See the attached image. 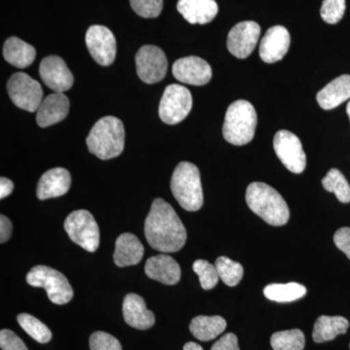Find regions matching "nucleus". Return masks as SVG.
Listing matches in <instances>:
<instances>
[{"mask_svg":"<svg viewBox=\"0 0 350 350\" xmlns=\"http://www.w3.org/2000/svg\"><path fill=\"white\" fill-rule=\"evenodd\" d=\"M145 237L153 250L163 253L177 252L185 245L187 232L174 207L163 199H156L144 224Z\"/></svg>","mask_w":350,"mask_h":350,"instance_id":"nucleus-1","label":"nucleus"},{"mask_svg":"<svg viewBox=\"0 0 350 350\" xmlns=\"http://www.w3.org/2000/svg\"><path fill=\"white\" fill-rule=\"evenodd\" d=\"M245 200L251 211L269 225L283 226L289 220L290 211L286 202L268 184L251 183L246 190Z\"/></svg>","mask_w":350,"mask_h":350,"instance_id":"nucleus-2","label":"nucleus"},{"mask_svg":"<svg viewBox=\"0 0 350 350\" xmlns=\"http://www.w3.org/2000/svg\"><path fill=\"white\" fill-rule=\"evenodd\" d=\"M87 146L100 160L121 155L125 147V129L121 120L114 116L98 120L88 135Z\"/></svg>","mask_w":350,"mask_h":350,"instance_id":"nucleus-3","label":"nucleus"},{"mask_svg":"<svg viewBox=\"0 0 350 350\" xmlns=\"http://www.w3.org/2000/svg\"><path fill=\"white\" fill-rule=\"evenodd\" d=\"M257 113L247 100L232 103L226 112L223 135L226 142L237 146L250 144L255 135Z\"/></svg>","mask_w":350,"mask_h":350,"instance_id":"nucleus-4","label":"nucleus"},{"mask_svg":"<svg viewBox=\"0 0 350 350\" xmlns=\"http://www.w3.org/2000/svg\"><path fill=\"white\" fill-rule=\"evenodd\" d=\"M170 189L182 208L198 211L204 204L200 170L194 163L181 162L175 167Z\"/></svg>","mask_w":350,"mask_h":350,"instance_id":"nucleus-5","label":"nucleus"},{"mask_svg":"<svg viewBox=\"0 0 350 350\" xmlns=\"http://www.w3.org/2000/svg\"><path fill=\"white\" fill-rule=\"evenodd\" d=\"M31 286L44 288L48 298L56 305L68 304L73 298V289L68 278L57 269L47 266H36L27 275Z\"/></svg>","mask_w":350,"mask_h":350,"instance_id":"nucleus-6","label":"nucleus"},{"mask_svg":"<svg viewBox=\"0 0 350 350\" xmlns=\"http://www.w3.org/2000/svg\"><path fill=\"white\" fill-rule=\"evenodd\" d=\"M64 230L73 243L94 252L100 246V229L93 214L85 209L73 211L64 221Z\"/></svg>","mask_w":350,"mask_h":350,"instance_id":"nucleus-7","label":"nucleus"},{"mask_svg":"<svg viewBox=\"0 0 350 350\" xmlns=\"http://www.w3.org/2000/svg\"><path fill=\"white\" fill-rule=\"evenodd\" d=\"M193 98L187 88L172 84L165 88L159 107V115L163 123L176 125L183 121L192 110Z\"/></svg>","mask_w":350,"mask_h":350,"instance_id":"nucleus-8","label":"nucleus"},{"mask_svg":"<svg viewBox=\"0 0 350 350\" xmlns=\"http://www.w3.org/2000/svg\"><path fill=\"white\" fill-rule=\"evenodd\" d=\"M7 91L14 105L25 111H38L43 100L41 85L24 72L11 76L7 83Z\"/></svg>","mask_w":350,"mask_h":350,"instance_id":"nucleus-9","label":"nucleus"},{"mask_svg":"<svg viewBox=\"0 0 350 350\" xmlns=\"http://www.w3.org/2000/svg\"><path fill=\"white\" fill-rule=\"evenodd\" d=\"M273 149L285 167L293 174H301L306 167V157L301 140L291 131H278L273 138Z\"/></svg>","mask_w":350,"mask_h":350,"instance_id":"nucleus-10","label":"nucleus"},{"mask_svg":"<svg viewBox=\"0 0 350 350\" xmlns=\"http://www.w3.org/2000/svg\"><path fill=\"white\" fill-rule=\"evenodd\" d=\"M135 64L138 77L146 84L162 81L167 75V57L163 51L157 46H142L135 56Z\"/></svg>","mask_w":350,"mask_h":350,"instance_id":"nucleus-11","label":"nucleus"},{"mask_svg":"<svg viewBox=\"0 0 350 350\" xmlns=\"http://www.w3.org/2000/svg\"><path fill=\"white\" fill-rule=\"evenodd\" d=\"M88 50L96 63L109 66L116 57L117 45L114 34L103 25H92L86 33Z\"/></svg>","mask_w":350,"mask_h":350,"instance_id":"nucleus-12","label":"nucleus"},{"mask_svg":"<svg viewBox=\"0 0 350 350\" xmlns=\"http://www.w3.org/2000/svg\"><path fill=\"white\" fill-rule=\"evenodd\" d=\"M261 27L253 21H245L234 25L228 34L229 52L239 59H246L256 47Z\"/></svg>","mask_w":350,"mask_h":350,"instance_id":"nucleus-13","label":"nucleus"},{"mask_svg":"<svg viewBox=\"0 0 350 350\" xmlns=\"http://www.w3.org/2000/svg\"><path fill=\"white\" fill-rule=\"evenodd\" d=\"M41 79L55 93H64L73 86L75 77L61 57L49 56L39 66Z\"/></svg>","mask_w":350,"mask_h":350,"instance_id":"nucleus-14","label":"nucleus"},{"mask_svg":"<svg viewBox=\"0 0 350 350\" xmlns=\"http://www.w3.org/2000/svg\"><path fill=\"white\" fill-rule=\"evenodd\" d=\"M172 73L179 82L193 86H204L213 77V69L208 63L194 56L177 59L172 66Z\"/></svg>","mask_w":350,"mask_h":350,"instance_id":"nucleus-15","label":"nucleus"},{"mask_svg":"<svg viewBox=\"0 0 350 350\" xmlns=\"http://www.w3.org/2000/svg\"><path fill=\"white\" fill-rule=\"evenodd\" d=\"M289 31L282 25H275L267 31L260 44L259 54L262 61L267 64H273L280 61L289 50Z\"/></svg>","mask_w":350,"mask_h":350,"instance_id":"nucleus-16","label":"nucleus"},{"mask_svg":"<svg viewBox=\"0 0 350 350\" xmlns=\"http://www.w3.org/2000/svg\"><path fill=\"white\" fill-rule=\"evenodd\" d=\"M144 269L149 278L163 284L174 285L180 280L181 269L178 262L167 254L149 258Z\"/></svg>","mask_w":350,"mask_h":350,"instance_id":"nucleus-17","label":"nucleus"},{"mask_svg":"<svg viewBox=\"0 0 350 350\" xmlns=\"http://www.w3.org/2000/svg\"><path fill=\"white\" fill-rule=\"evenodd\" d=\"M123 317L128 325L138 330H147L155 324V315L137 294H128L124 299Z\"/></svg>","mask_w":350,"mask_h":350,"instance_id":"nucleus-18","label":"nucleus"},{"mask_svg":"<svg viewBox=\"0 0 350 350\" xmlns=\"http://www.w3.org/2000/svg\"><path fill=\"white\" fill-rule=\"evenodd\" d=\"M69 100L64 93L51 94L44 98L36 113V122L41 128L55 125L66 118Z\"/></svg>","mask_w":350,"mask_h":350,"instance_id":"nucleus-19","label":"nucleus"},{"mask_svg":"<svg viewBox=\"0 0 350 350\" xmlns=\"http://www.w3.org/2000/svg\"><path fill=\"white\" fill-rule=\"evenodd\" d=\"M71 185V175L68 170L56 167L46 172L38 184L36 195L39 200L61 197L68 192Z\"/></svg>","mask_w":350,"mask_h":350,"instance_id":"nucleus-20","label":"nucleus"},{"mask_svg":"<svg viewBox=\"0 0 350 350\" xmlns=\"http://www.w3.org/2000/svg\"><path fill=\"white\" fill-rule=\"evenodd\" d=\"M144 255V247L142 241L131 232L120 234L115 244L113 255L115 264L120 268L135 266L142 261Z\"/></svg>","mask_w":350,"mask_h":350,"instance_id":"nucleus-21","label":"nucleus"},{"mask_svg":"<svg viewBox=\"0 0 350 350\" xmlns=\"http://www.w3.org/2000/svg\"><path fill=\"white\" fill-rule=\"evenodd\" d=\"M177 10L190 24L206 25L218 13L215 0H178Z\"/></svg>","mask_w":350,"mask_h":350,"instance_id":"nucleus-22","label":"nucleus"},{"mask_svg":"<svg viewBox=\"0 0 350 350\" xmlns=\"http://www.w3.org/2000/svg\"><path fill=\"white\" fill-rule=\"evenodd\" d=\"M317 103L324 110L338 107L350 100V75L338 76L326 85L317 96Z\"/></svg>","mask_w":350,"mask_h":350,"instance_id":"nucleus-23","label":"nucleus"},{"mask_svg":"<svg viewBox=\"0 0 350 350\" xmlns=\"http://www.w3.org/2000/svg\"><path fill=\"white\" fill-rule=\"evenodd\" d=\"M3 56L6 62L16 68H25L33 63L36 51L31 44L13 36L4 43Z\"/></svg>","mask_w":350,"mask_h":350,"instance_id":"nucleus-24","label":"nucleus"},{"mask_svg":"<svg viewBox=\"0 0 350 350\" xmlns=\"http://www.w3.org/2000/svg\"><path fill=\"white\" fill-rule=\"evenodd\" d=\"M349 320L342 317L322 315L315 321L312 338L315 342H325L347 332Z\"/></svg>","mask_w":350,"mask_h":350,"instance_id":"nucleus-25","label":"nucleus"},{"mask_svg":"<svg viewBox=\"0 0 350 350\" xmlns=\"http://www.w3.org/2000/svg\"><path fill=\"white\" fill-rule=\"evenodd\" d=\"M227 322L223 317L200 315L191 321L190 331L196 338L202 342L214 340L225 331Z\"/></svg>","mask_w":350,"mask_h":350,"instance_id":"nucleus-26","label":"nucleus"},{"mask_svg":"<svg viewBox=\"0 0 350 350\" xmlns=\"http://www.w3.org/2000/svg\"><path fill=\"white\" fill-rule=\"evenodd\" d=\"M306 294V288L300 283L290 282L286 284L273 283L265 287L264 295L269 300L278 303H289L303 298Z\"/></svg>","mask_w":350,"mask_h":350,"instance_id":"nucleus-27","label":"nucleus"},{"mask_svg":"<svg viewBox=\"0 0 350 350\" xmlns=\"http://www.w3.org/2000/svg\"><path fill=\"white\" fill-rule=\"evenodd\" d=\"M271 345L273 350H303L306 345L305 335L299 329L276 332L271 336Z\"/></svg>","mask_w":350,"mask_h":350,"instance_id":"nucleus-28","label":"nucleus"},{"mask_svg":"<svg viewBox=\"0 0 350 350\" xmlns=\"http://www.w3.org/2000/svg\"><path fill=\"white\" fill-rule=\"evenodd\" d=\"M322 185L328 192L334 193L340 202H350V186L344 174L337 169L329 170L322 179Z\"/></svg>","mask_w":350,"mask_h":350,"instance_id":"nucleus-29","label":"nucleus"},{"mask_svg":"<svg viewBox=\"0 0 350 350\" xmlns=\"http://www.w3.org/2000/svg\"><path fill=\"white\" fill-rule=\"evenodd\" d=\"M18 323L27 335L31 336L39 344H47L52 338V332L43 322L29 313H21L17 317Z\"/></svg>","mask_w":350,"mask_h":350,"instance_id":"nucleus-30","label":"nucleus"},{"mask_svg":"<svg viewBox=\"0 0 350 350\" xmlns=\"http://www.w3.org/2000/svg\"><path fill=\"white\" fill-rule=\"evenodd\" d=\"M219 278L230 287L237 286L243 280V267L238 262L232 261L230 258L221 256L215 262Z\"/></svg>","mask_w":350,"mask_h":350,"instance_id":"nucleus-31","label":"nucleus"},{"mask_svg":"<svg viewBox=\"0 0 350 350\" xmlns=\"http://www.w3.org/2000/svg\"><path fill=\"white\" fill-rule=\"evenodd\" d=\"M193 269L199 275L202 289L211 290L217 285L220 278L214 265L206 260H197L193 264Z\"/></svg>","mask_w":350,"mask_h":350,"instance_id":"nucleus-32","label":"nucleus"},{"mask_svg":"<svg viewBox=\"0 0 350 350\" xmlns=\"http://www.w3.org/2000/svg\"><path fill=\"white\" fill-rule=\"evenodd\" d=\"M345 0H323L320 15L327 24L335 25L344 17Z\"/></svg>","mask_w":350,"mask_h":350,"instance_id":"nucleus-33","label":"nucleus"},{"mask_svg":"<svg viewBox=\"0 0 350 350\" xmlns=\"http://www.w3.org/2000/svg\"><path fill=\"white\" fill-rule=\"evenodd\" d=\"M131 8L142 18H157L163 10V0H130Z\"/></svg>","mask_w":350,"mask_h":350,"instance_id":"nucleus-34","label":"nucleus"},{"mask_svg":"<svg viewBox=\"0 0 350 350\" xmlns=\"http://www.w3.org/2000/svg\"><path fill=\"white\" fill-rule=\"evenodd\" d=\"M91 350H122V345L116 338L105 332H94L90 337Z\"/></svg>","mask_w":350,"mask_h":350,"instance_id":"nucleus-35","label":"nucleus"},{"mask_svg":"<svg viewBox=\"0 0 350 350\" xmlns=\"http://www.w3.org/2000/svg\"><path fill=\"white\" fill-rule=\"evenodd\" d=\"M0 347L2 350H29L14 332L7 329L0 332Z\"/></svg>","mask_w":350,"mask_h":350,"instance_id":"nucleus-36","label":"nucleus"},{"mask_svg":"<svg viewBox=\"0 0 350 350\" xmlns=\"http://www.w3.org/2000/svg\"><path fill=\"white\" fill-rule=\"evenodd\" d=\"M336 246L350 260V228H340L334 236Z\"/></svg>","mask_w":350,"mask_h":350,"instance_id":"nucleus-37","label":"nucleus"},{"mask_svg":"<svg viewBox=\"0 0 350 350\" xmlns=\"http://www.w3.org/2000/svg\"><path fill=\"white\" fill-rule=\"evenodd\" d=\"M211 350H239L238 338L234 334H226L213 345Z\"/></svg>","mask_w":350,"mask_h":350,"instance_id":"nucleus-38","label":"nucleus"},{"mask_svg":"<svg viewBox=\"0 0 350 350\" xmlns=\"http://www.w3.org/2000/svg\"><path fill=\"white\" fill-rule=\"evenodd\" d=\"M12 223L6 216H0V243H4L8 241L12 234Z\"/></svg>","mask_w":350,"mask_h":350,"instance_id":"nucleus-39","label":"nucleus"},{"mask_svg":"<svg viewBox=\"0 0 350 350\" xmlns=\"http://www.w3.org/2000/svg\"><path fill=\"white\" fill-rule=\"evenodd\" d=\"M14 189L13 182L6 177L0 178V199L3 200L4 198L8 197L12 193Z\"/></svg>","mask_w":350,"mask_h":350,"instance_id":"nucleus-40","label":"nucleus"},{"mask_svg":"<svg viewBox=\"0 0 350 350\" xmlns=\"http://www.w3.org/2000/svg\"><path fill=\"white\" fill-rule=\"evenodd\" d=\"M183 350H204L200 345L196 344V342H189L185 344L183 347Z\"/></svg>","mask_w":350,"mask_h":350,"instance_id":"nucleus-41","label":"nucleus"},{"mask_svg":"<svg viewBox=\"0 0 350 350\" xmlns=\"http://www.w3.org/2000/svg\"><path fill=\"white\" fill-rule=\"evenodd\" d=\"M347 115H349V118L350 120V101L349 103H347Z\"/></svg>","mask_w":350,"mask_h":350,"instance_id":"nucleus-42","label":"nucleus"},{"mask_svg":"<svg viewBox=\"0 0 350 350\" xmlns=\"http://www.w3.org/2000/svg\"><path fill=\"white\" fill-rule=\"evenodd\" d=\"M349 349H350V345H349Z\"/></svg>","mask_w":350,"mask_h":350,"instance_id":"nucleus-43","label":"nucleus"}]
</instances>
